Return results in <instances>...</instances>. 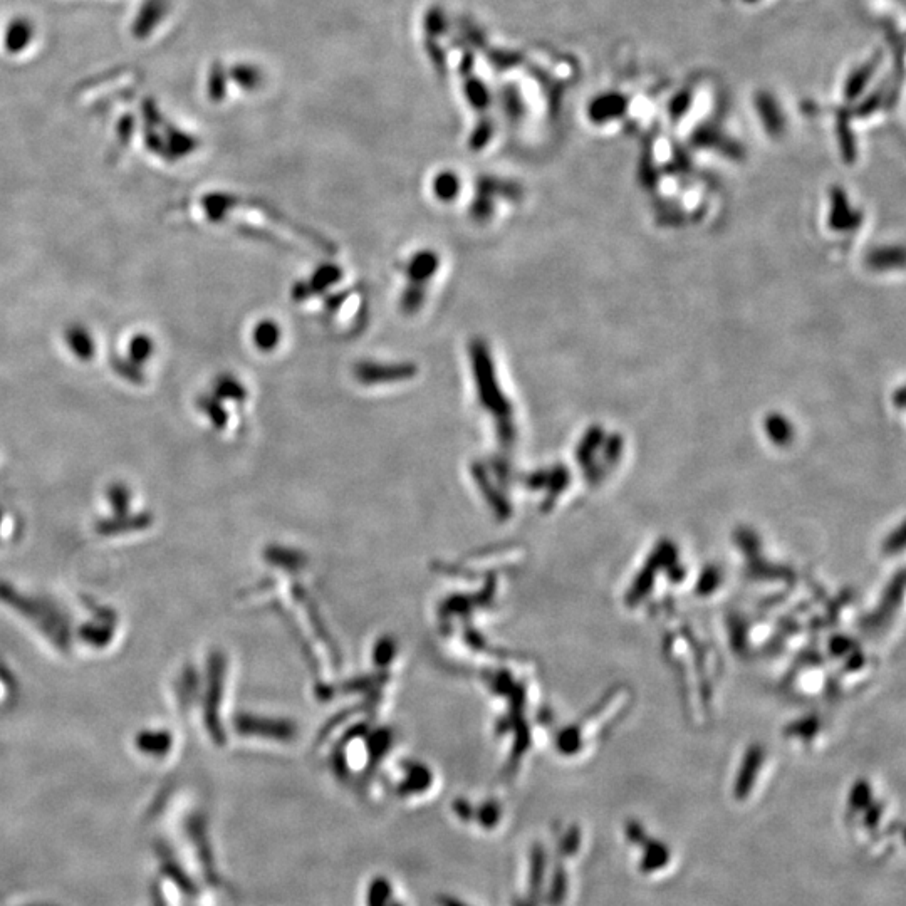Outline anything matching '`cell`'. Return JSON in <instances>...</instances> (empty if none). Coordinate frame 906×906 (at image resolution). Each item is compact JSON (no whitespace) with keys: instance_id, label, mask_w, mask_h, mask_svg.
Wrapping results in <instances>:
<instances>
[{"instance_id":"cell-3","label":"cell","mask_w":906,"mask_h":906,"mask_svg":"<svg viewBox=\"0 0 906 906\" xmlns=\"http://www.w3.org/2000/svg\"><path fill=\"white\" fill-rule=\"evenodd\" d=\"M544 871H546V854L542 853V849L537 848L534 851V858H532V888L534 890H541V883L544 880Z\"/></svg>"},{"instance_id":"cell-5","label":"cell","mask_w":906,"mask_h":906,"mask_svg":"<svg viewBox=\"0 0 906 906\" xmlns=\"http://www.w3.org/2000/svg\"><path fill=\"white\" fill-rule=\"evenodd\" d=\"M579 841H581V836H579L578 829L569 831L568 836H566V839L563 841V846H561L564 856H573V854L578 851Z\"/></svg>"},{"instance_id":"cell-2","label":"cell","mask_w":906,"mask_h":906,"mask_svg":"<svg viewBox=\"0 0 906 906\" xmlns=\"http://www.w3.org/2000/svg\"><path fill=\"white\" fill-rule=\"evenodd\" d=\"M566 893H568V878H566V873H564L563 868L559 866L556 868V873H554V880H552L551 886V903L554 906L563 905L564 898H566Z\"/></svg>"},{"instance_id":"cell-1","label":"cell","mask_w":906,"mask_h":906,"mask_svg":"<svg viewBox=\"0 0 906 906\" xmlns=\"http://www.w3.org/2000/svg\"><path fill=\"white\" fill-rule=\"evenodd\" d=\"M645 853L641 860V871L645 873H655L662 870L663 866L668 865L670 860V851L667 844L660 843L657 839H645Z\"/></svg>"},{"instance_id":"cell-6","label":"cell","mask_w":906,"mask_h":906,"mask_svg":"<svg viewBox=\"0 0 906 906\" xmlns=\"http://www.w3.org/2000/svg\"><path fill=\"white\" fill-rule=\"evenodd\" d=\"M626 836H628V839H630L631 843H645V829H643V826H641L640 823H635V821H633V823H628V828H626Z\"/></svg>"},{"instance_id":"cell-4","label":"cell","mask_w":906,"mask_h":906,"mask_svg":"<svg viewBox=\"0 0 906 906\" xmlns=\"http://www.w3.org/2000/svg\"><path fill=\"white\" fill-rule=\"evenodd\" d=\"M870 801V786H868V784H858L856 789H854L853 794H851V808L856 809V811H861V809L868 808Z\"/></svg>"},{"instance_id":"cell-8","label":"cell","mask_w":906,"mask_h":906,"mask_svg":"<svg viewBox=\"0 0 906 906\" xmlns=\"http://www.w3.org/2000/svg\"><path fill=\"white\" fill-rule=\"evenodd\" d=\"M880 816L881 809L878 808V806H873V808H870V811L866 813L865 824H868L870 828H875L876 824H878V821H880Z\"/></svg>"},{"instance_id":"cell-7","label":"cell","mask_w":906,"mask_h":906,"mask_svg":"<svg viewBox=\"0 0 906 906\" xmlns=\"http://www.w3.org/2000/svg\"><path fill=\"white\" fill-rule=\"evenodd\" d=\"M737 6L745 7V9H761V7L769 6L772 4V0H732Z\"/></svg>"}]
</instances>
